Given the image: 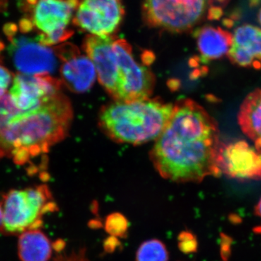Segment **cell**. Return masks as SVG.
I'll list each match as a JSON object with an SVG mask.
<instances>
[{
	"label": "cell",
	"mask_w": 261,
	"mask_h": 261,
	"mask_svg": "<svg viewBox=\"0 0 261 261\" xmlns=\"http://www.w3.org/2000/svg\"><path fill=\"white\" fill-rule=\"evenodd\" d=\"M221 143L214 118L198 103L184 99L155 140L150 159L163 178L178 183H199L221 176L218 158Z\"/></svg>",
	"instance_id": "cell-1"
},
{
	"label": "cell",
	"mask_w": 261,
	"mask_h": 261,
	"mask_svg": "<svg viewBox=\"0 0 261 261\" xmlns=\"http://www.w3.org/2000/svg\"><path fill=\"white\" fill-rule=\"evenodd\" d=\"M73 118L71 103L61 92L29 111L19 110L5 94L0 99V157L23 165L47 153L68 135Z\"/></svg>",
	"instance_id": "cell-2"
},
{
	"label": "cell",
	"mask_w": 261,
	"mask_h": 261,
	"mask_svg": "<svg viewBox=\"0 0 261 261\" xmlns=\"http://www.w3.org/2000/svg\"><path fill=\"white\" fill-rule=\"evenodd\" d=\"M84 50L95 67L99 83L115 101L150 97L155 82L153 73L137 61L126 40L113 35H88Z\"/></svg>",
	"instance_id": "cell-3"
},
{
	"label": "cell",
	"mask_w": 261,
	"mask_h": 261,
	"mask_svg": "<svg viewBox=\"0 0 261 261\" xmlns=\"http://www.w3.org/2000/svg\"><path fill=\"white\" fill-rule=\"evenodd\" d=\"M173 105L158 99L106 105L99 114V126L111 140L137 145L156 140L164 130Z\"/></svg>",
	"instance_id": "cell-4"
},
{
	"label": "cell",
	"mask_w": 261,
	"mask_h": 261,
	"mask_svg": "<svg viewBox=\"0 0 261 261\" xmlns=\"http://www.w3.org/2000/svg\"><path fill=\"white\" fill-rule=\"evenodd\" d=\"M2 232L15 234L39 229L43 216L58 210L47 185L13 190L5 195Z\"/></svg>",
	"instance_id": "cell-5"
},
{
	"label": "cell",
	"mask_w": 261,
	"mask_h": 261,
	"mask_svg": "<svg viewBox=\"0 0 261 261\" xmlns=\"http://www.w3.org/2000/svg\"><path fill=\"white\" fill-rule=\"evenodd\" d=\"M212 3L213 0H144L142 14L149 27L183 33L200 23Z\"/></svg>",
	"instance_id": "cell-6"
},
{
	"label": "cell",
	"mask_w": 261,
	"mask_h": 261,
	"mask_svg": "<svg viewBox=\"0 0 261 261\" xmlns=\"http://www.w3.org/2000/svg\"><path fill=\"white\" fill-rule=\"evenodd\" d=\"M80 0H36L27 11L29 20L37 32L36 39L43 45L50 47L66 41L73 35L68 29Z\"/></svg>",
	"instance_id": "cell-7"
},
{
	"label": "cell",
	"mask_w": 261,
	"mask_h": 261,
	"mask_svg": "<svg viewBox=\"0 0 261 261\" xmlns=\"http://www.w3.org/2000/svg\"><path fill=\"white\" fill-rule=\"evenodd\" d=\"M8 55L19 73L32 75H50L56 69L57 56L55 48L40 44L37 39L18 32L8 37Z\"/></svg>",
	"instance_id": "cell-8"
},
{
	"label": "cell",
	"mask_w": 261,
	"mask_h": 261,
	"mask_svg": "<svg viewBox=\"0 0 261 261\" xmlns=\"http://www.w3.org/2000/svg\"><path fill=\"white\" fill-rule=\"evenodd\" d=\"M124 14L122 0H81L73 22L89 35L111 36Z\"/></svg>",
	"instance_id": "cell-9"
},
{
	"label": "cell",
	"mask_w": 261,
	"mask_h": 261,
	"mask_svg": "<svg viewBox=\"0 0 261 261\" xmlns=\"http://www.w3.org/2000/svg\"><path fill=\"white\" fill-rule=\"evenodd\" d=\"M218 166L221 174L239 181L261 180V148L245 140L221 144Z\"/></svg>",
	"instance_id": "cell-10"
},
{
	"label": "cell",
	"mask_w": 261,
	"mask_h": 261,
	"mask_svg": "<svg viewBox=\"0 0 261 261\" xmlns=\"http://www.w3.org/2000/svg\"><path fill=\"white\" fill-rule=\"evenodd\" d=\"M55 49L61 63L62 82L65 87L75 93H84L92 88L97 72L90 58L69 43L58 46Z\"/></svg>",
	"instance_id": "cell-11"
},
{
	"label": "cell",
	"mask_w": 261,
	"mask_h": 261,
	"mask_svg": "<svg viewBox=\"0 0 261 261\" xmlns=\"http://www.w3.org/2000/svg\"><path fill=\"white\" fill-rule=\"evenodd\" d=\"M61 82L51 75H32L18 73L13 79L10 96L15 107L29 111L41 106L60 93Z\"/></svg>",
	"instance_id": "cell-12"
},
{
	"label": "cell",
	"mask_w": 261,
	"mask_h": 261,
	"mask_svg": "<svg viewBox=\"0 0 261 261\" xmlns=\"http://www.w3.org/2000/svg\"><path fill=\"white\" fill-rule=\"evenodd\" d=\"M232 45L227 55L233 64L261 69V29L245 24L235 29Z\"/></svg>",
	"instance_id": "cell-13"
},
{
	"label": "cell",
	"mask_w": 261,
	"mask_h": 261,
	"mask_svg": "<svg viewBox=\"0 0 261 261\" xmlns=\"http://www.w3.org/2000/svg\"><path fill=\"white\" fill-rule=\"evenodd\" d=\"M195 37L202 61L206 63L224 58L232 45V34L220 27L205 25L196 30Z\"/></svg>",
	"instance_id": "cell-14"
},
{
	"label": "cell",
	"mask_w": 261,
	"mask_h": 261,
	"mask_svg": "<svg viewBox=\"0 0 261 261\" xmlns=\"http://www.w3.org/2000/svg\"><path fill=\"white\" fill-rule=\"evenodd\" d=\"M238 123L255 147L261 148V88L244 99L239 111Z\"/></svg>",
	"instance_id": "cell-15"
},
{
	"label": "cell",
	"mask_w": 261,
	"mask_h": 261,
	"mask_svg": "<svg viewBox=\"0 0 261 261\" xmlns=\"http://www.w3.org/2000/svg\"><path fill=\"white\" fill-rule=\"evenodd\" d=\"M54 245L41 230L25 231L18 240V255L21 261H48Z\"/></svg>",
	"instance_id": "cell-16"
},
{
	"label": "cell",
	"mask_w": 261,
	"mask_h": 261,
	"mask_svg": "<svg viewBox=\"0 0 261 261\" xmlns=\"http://www.w3.org/2000/svg\"><path fill=\"white\" fill-rule=\"evenodd\" d=\"M168 252L162 242L151 240L142 244L137 252V261H168Z\"/></svg>",
	"instance_id": "cell-17"
},
{
	"label": "cell",
	"mask_w": 261,
	"mask_h": 261,
	"mask_svg": "<svg viewBox=\"0 0 261 261\" xmlns=\"http://www.w3.org/2000/svg\"><path fill=\"white\" fill-rule=\"evenodd\" d=\"M127 228H128V221L121 214L110 215L106 220V231L113 236H123L126 232Z\"/></svg>",
	"instance_id": "cell-18"
},
{
	"label": "cell",
	"mask_w": 261,
	"mask_h": 261,
	"mask_svg": "<svg viewBox=\"0 0 261 261\" xmlns=\"http://www.w3.org/2000/svg\"><path fill=\"white\" fill-rule=\"evenodd\" d=\"M13 78V73L8 68L0 65V99L6 94Z\"/></svg>",
	"instance_id": "cell-19"
},
{
	"label": "cell",
	"mask_w": 261,
	"mask_h": 261,
	"mask_svg": "<svg viewBox=\"0 0 261 261\" xmlns=\"http://www.w3.org/2000/svg\"><path fill=\"white\" fill-rule=\"evenodd\" d=\"M56 261H89L86 255V250L81 249L79 251L72 252L70 255H60Z\"/></svg>",
	"instance_id": "cell-20"
},
{
	"label": "cell",
	"mask_w": 261,
	"mask_h": 261,
	"mask_svg": "<svg viewBox=\"0 0 261 261\" xmlns=\"http://www.w3.org/2000/svg\"><path fill=\"white\" fill-rule=\"evenodd\" d=\"M180 247L185 252L192 251L196 248V242L194 241L191 233H182L180 236Z\"/></svg>",
	"instance_id": "cell-21"
},
{
	"label": "cell",
	"mask_w": 261,
	"mask_h": 261,
	"mask_svg": "<svg viewBox=\"0 0 261 261\" xmlns=\"http://www.w3.org/2000/svg\"><path fill=\"white\" fill-rule=\"evenodd\" d=\"M222 15V9L220 7L211 6L207 12V18L209 20H219Z\"/></svg>",
	"instance_id": "cell-22"
},
{
	"label": "cell",
	"mask_w": 261,
	"mask_h": 261,
	"mask_svg": "<svg viewBox=\"0 0 261 261\" xmlns=\"http://www.w3.org/2000/svg\"><path fill=\"white\" fill-rule=\"evenodd\" d=\"M255 211L256 216H259L261 219V198L259 202H257V205L255 206Z\"/></svg>",
	"instance_id": "cell-23"
},
{
	"label": "cell",
	"mask_w": 261,
	"mask_h": 261,
	"mask_svg": "<svg viewBox=\"0 0 261 261\" xmlns=\"http://www.w3.org/2000/svg\"><path fill=\"white\" fill-rule=\"evenodd\" d=\"M3 205L0 204V226L3 224Z\"/></svg>",
	"instance_id": "cell-24"
},
{
	"label": "cell",
	"mask_w": 261,
	"mask_h": 261,
	"mask_svg": "<svg viewBox=\"0 0 261 261\" xmlns=\"http://www.w3.org/2000/svg\"><path fill=\"white\" fill-rule=\"evenodd\" d=\"M254 233H257V234H261V225L256 227L254 228Z\"/></svg>",
	"instance_id": "cell-25"
},
{
	"label": "cell",
	"mask_w": 261,
	"mask_h": 261,
	"mask_svg": "<svg viewBox=\"0 0 261 261\" xmlns=\"http://www.w3.org/2000/svg\"><path fill=\"white\" fill-rule=\"evenodd\" d=\"M258 21L261 25V10H260V12H259L258 13Z\"/></svg>",
	"instance_id": "cell-26"
}]
</instances>
